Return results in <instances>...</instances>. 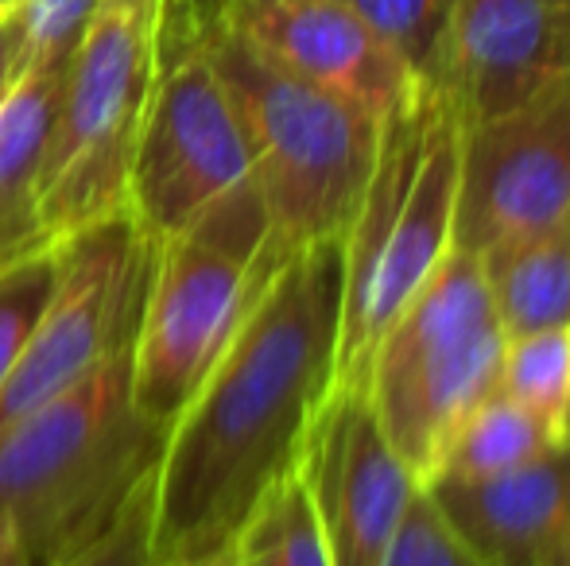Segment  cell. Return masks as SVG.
<instances>
[{
	"instance_id": "25",
	"label": "cell",
	"mask_w": 570,
	"mask_h": 566,
	"mask_svg": "<svg viewBox=\"0 0 570 566\" xmlns=\"http://www.w3.org/2000/svg\"><path fill=\"white\" fill-rule=\"evenodd\" d=\"M20 67H23V23H20V8H12V12H0V101L12 90Z\"/></svg>"
},
{
	"instance_id": "30",
	"label": "cell",
	"mask_w": 570,
	"mask_h": 566,
	"mask_svg": "<svg viewBox=\"0 0 570 566\" xmlns=\"http://www.w3.org/2000/svg\"><path fill=\"white\" fill-rule=\"evenodd\" d=\"M23 0H0V12H12V8H20Z\"/></svg>"
},
{
	"instance_id": "20",
	"label": "cell",
	"mask_w": 570,
	"mask_h": 566,
	"mask_svg": "<svg viewBox=\"0 0 570 566\" xmlns=\"http://www.w3.org/2000/svg\"><path fill=\"white\" fill-rule=\"evenodd\" d=\"M55 268H59L55 245L12 260V265H0V388L8 385L31 334H36L39 315L51 299Z\"/></svg>"
},
{
	"instance_id": "13",
	"label": "cell",
	"mask_w": 570,
	"mask_h": 566,
	"mask_svg": "<svg viewBox=\"0 0 570 566\" xmlns=\"http://www.w3.org/2000/svg\"><path fill=\"white\" fill-rule=\"evenodd\" d=\"M458 125H478L570 78V0H458L431 67Z\"/></svg>"
},
{
	"instance_id": "17",
	"label": "cell",
	"mask_w": 570,
	"mask_h": 566,
	"mask_svg": "<svg viewBox=\"0 0 570 566\" xmlns=\"http://www.w3.org/2000/svg\"><path fill=\"white\" fill-rule=\"evenodd\" d=\"M559 443H563V435L548 419H540L497 388L454 427V435L446 438L443 454H439L435 474L423 485L481 481V477L509 474V469L528 466Z\"/></svg>"
},
{
	"instance_id": "23",
	"label": "cell",
	"mask_w": 570,
	"mask_h": 566,
	"mask_svg": "<svg viewBox=\"0 0 570 566\" xmlns=\"http://www.w3.org/2000/svg\"><path fill=\"white\" fill-rule=\"evenodd\" d=\"M151 500H156V474L128 497L117 520L94 544L55 566H151Z\"/></svg>"
},
{
	"instance_id": "1",
	"label": "cell",
	"mask_w": 570,
	"mask_h": 566,
	"mask_svg": "<svg viewBox=\"0 0 570 566\" xmlns=\"http://www.w3.org/2000/svg\"><path fill=\"white\" fill-rule=\"evenodd\" d=\"M338 318L342 241L307 245L264 280L167 430L151 500V566L226 552L256 500L292 474L334 388Z\"/></svg>"
},
{
	"instance_id": "21",
	"label": "cell",
	"mask_w": 570,
	"mask_h": 566,
	"mask_svg": "<svg viewBox=\"0 0 570 566\" xmlns=\"http://www.w3.org/2000/svg\"><path fill=\"white\" fill-rule=\"evenodd\" d=\"M361 20L415 70L428 78L443 47L458 0H350Z\"/></svg>"
},
{
	"instance_id": "22",
	"label": "cell",
	"mask_w": 570,
	"mask_h": 566,
	"mask_svg": "<svg viewBox=\"0 0 570 566\" xmlns=\"http://www.w3.org/2000/svg\"><path fill=\"white\" fill-rule=\"evenodd\" d=\"M376 566H485L462 539L451 532V524L439 516L423 485L415 489L389 552Z\"/></svg>"
},
{
	"instance_id": "11",
	"label": "cell",
	"mask_w": 570,
	"mask_h": 566,
	"mask_svg": "<svg viewBox=\"0 0 570 566\" xmlns=\"http://www.w3.org/2000/svg\"><path fill=\"white\" fill-rule=\"evenodd\" d=\"M295 474L318 516L331 566L381 563L420 489L361 388H331L303 435Z\"/></svg>"
},
{
	"instance_id": "28",
	"label": "cell",
	"mask_w": 570,
	"mask_h": 566,
	"mask_svg": "<svg viewBox=\"0 0 570 566\" xmlns=\"http://www.w3.org/2000/svg\"><path fill=\"white\" fill-rule=\"evenodd\" d=\"M540 566H570V528L556 539V547H551V552L543 555Z\"/></svg>"
},
{
	"instance_id": "16",
	"label": "cell",
	"mask_w": 570,
	"mask_h": 566,
	"mask_svg": "<svg viewBox=\"0 0 570 566\" xmlns=\"http://www.w3.org/2000/svg\"><path fill=\"white\" fill-rule=\"evenodd\" d=\"M485 291L504 338L570 326V229L512 237L478 252Z\"/></svg>"
},
{
	"instance_id": "2",
	"label": "cell",
	"mask_w": 570,
	"mask_h": 566,
	"mask_svg": "<svg viewBox=\"0 0 570 566\" xmlns=\"http://www.w3.org/2000/svg\"><path fill=\"white\" fill-rule=\"evenodd\" d=\"M167 430L136 408L132 346L0 427V520L31 566L94 544L156 474Z\"/></svg>"
},
{
	"instance_id": "9",
	"label": "cell",
	"mask_w": 570,
	"mask_h": 566,
	"mask_svg": "<svg viewBox=\"0 0 570 566\" xmlns=\"http://www.w3.org/2000/svg\"><path fill=\"white\" fill-rule=\"evenodd\" d=\"M151 241L128 210L55 241L59 268L20 365L0 388V427L132 346L151 272Z\"/></svg>"
},
{
	"instance_id": "4",
	"label": "cell",
	"mask_w": 570,
	"mask_h": 566,
	"mask_svg": "<svg viewBox=\"0 0 570 566\" xmlns=\"http://www.w3.org/2000/svg\"><path fill=\"white\" fill-rule=\"evenodd\" d=\"M198 31L245 129L268 245L292 257L307 245L342 241L373 175L381 121L287 75L206 8Z\"/></svg>"
},
{
	"instance_id": "14",
	"label": "cell",
	"mask_w": 570,
	"mask_h": 566,
	"mask_svg": "<svg viewBox=\"0 0 570 566\" xmlns=\"http://www.w3.org/2000/svg\"><path fill=\"white\" fill-rule=\"evenodd\" d=\"M423 493L485 566H540L570 528V443L509 474L431 481Z\"/></svg>"
},
{
	"instance_id": "24",
	"label": "cell",
	"mask_w": 570,
	"mask_h": 566,
	"mask_svg": "<svg viewBox=\"0 0 570 566\" xmlns=\"http://www.w3.org/2000/svg\"><path fill=\"white\" fill-rule=\"evenodd\" d=\"M98 0H23V62H70Z\"/></svg>"
},
{
	"instance_id": "8",
	"label": "cell",
	"mask_w": 570,
	"mask_h": 566,
	"mask_svg": "<svg viewBox=\"0 0 570 566\" xmlns=\"http://www.w3.org/2000/svg\"><path fill=\"white\" fill-rule=\"evenodd\" d=\"M198 16L183 28H164V59L128 167L125 206L151 241L253 179L245 129L206 54Z\"/></svg>"
},
{
	"instance_id": "29",
	"label": "cell",
	"mask_w": 570,
	"mask_h": 566,
	"mask_svg": "<svg viewBox=\"0 0 570 566\" xmlns=\"http://www.w3.org/2000/svg\"><path fill=\"white\" fill-rule=\"evenodd\" d=\"M183 566H237V559H233V552L226 547V552L210 555V559H198V563H183Z\"/></svg>"
},
{
	"instance_id": "18",
	"label": "cell",
	"mask_w": 570,
	"mask_h": 566,
	"mask_svg": "<svg viewBox=\"0 0 570 566\" xmlns=\"http://www.w3.org/2000/svg\"><path fill=\"white\" fill-rule=\"evenodd\" d=\"M229 552L237 566H331L318 516L295 469L256 500Z\"/></svg>"
},
{
	"instance_id": "31",
	"label": "cell",
	"mask_w": 570,
	"mask_h": 566,
	"mask_svg": "<svg viewBox=\"0 0 570 566\" xmlns=\"http://www.w3.org/2000/svg\"><path fill=\"white\" fill-rule=\"evenodd\" d=\"M563 438L570 443V404H567V419H563Z\"/></svg>"
},
{
	"instance_id": "5",
	"label": "cell",
	"mask_w": 570,
	"mask_h": 566,
	"mask_svg": "<svg viewBox=\"0 0 570 566\" xmlns=\"http://www.w3.org/2000/svg\"><path fill=\"white\" fill-rule=\"evenodd\" d=\"M284 260L268 245V210L256 179L183 229L156 237L132 334V396L144 416L175 424Z\"/></svg>"
},
{
	"instance_id": "12",
	"label": "cell",
	"mask_w": 570,
	"mask_h": 566,
	"mask_svg": "<svg viewBox=\"0 0 570 566\" xmlns=\"http://www.w3.org/2000/svg\"><path fill=\"white\" fill-rule=\"evenodd\" d=\"M287 75L384 121L423 75H415L350 0H214L203 4Z\"/></svg>"
},
{
	"instance_id": "32",
	"label": "cell",
	"mask_w": 570,
	"mask_h": 566,
	"mask_svg": "<svg viewBox=\"0 0 570 566\" xmlns=\"http://www.w3.org/2000/svg\"><path fill=\"white\" fill-rule=\"evenodd\" d=\"M567 229H570V214H567Z\"/></svg>"
},
{
	"instance_id": "19",
	"label": "cell",
	"mask_w": 570,
	"mask_h": 566,
	"mask_svg": "<svg viewBox=\"0 0 570 566\" xmlns=\"http://www.w3.org/2000/svg\"><path fill=\"white\" fill-rule=\"evenodd\" d=\"M497 388L563 435L570 404V326L504 338Z\"/></svg>"
},
{
	"instance_id": "27",
	"label": "cell",
	"mask_w": 570,
	"mask_h": 566,
	"mask_svg": "<svg viewBox=\"0 0 570 566\" xmlns=\"http://www.w3.org/2000/svg\"><path fill=\"white\" fill-rule=\"evenodd\" d=\"M0 566H31L28 552H23V544L16 539V532L8 528L4 520H0Z\"/></svg>"
},
{
	"instance_id": "6",
	"label": "cell",
	"mask_w": 570,
	"mask_h": 566,
	"mask_svg": "<svg viewBox=\"0 0 570 566\" xmlns=\"http://www.w3.org/2000/svg\"><path fill=\"white\" fill-rule=\"evenodd\" d=\"M501 354L504 334L478 257L451 249L392 318L365 373L376 424L420 485L454 427L497 393Z\"/></svg>"
},
{
	"instance_id": "15",
	"label": "cell",
	"mask_w": 570,
	"mask_h": 566,
	"mask_svg": "<svg viewBox=\"0 0 570 566\" xmlns=\"http://www.w3.org/2000/svg\"><path fill=\"white\" fill-rule=\"evenodd\" d=\"M67 62H23L0 101V265L55 245L39 218V187L51 148Z\"/></svg>"
},
{
	"instance_id": "7",
	"label": "cell",
	"mask_w": 570,
	"mask_h": 566,
	"mask_svg": "<svg viewBox=\"0 0 570 566\" xmlns=\"http://www.w3.org/2000/svg\"><path fill=\"white\" fill-rule=\"evenodd\" d=\"M164 59V0H98L62 75L39 218L51 241L128 210V167Z\"/></svg>"
},
{
	"instance_id": "26",
	"label": "cell",
	"mask_w": 570,
	"mask_h": 566,
	"mask_svg": "<svg viewBox=\"0 0 570 566\" xmlns=\"http://www.w3.org/2000/svg\"><path fill=\"white\" fill-rule=\"evenodd\" d=\"M206 0H164V28H183L203 12Z\"/></svg>"
},
{
	"instance_id": "3",
	"label": "cell",
	"mask_w": 570,
	"mask_h": 566,
	"mask_svg": "<svg viewBox=\"0 0 570 566\" xmlns=\"http://www.w3.org/2000/svg\"><path fill=\"white\" fill-rule=\"evenodd\" d=\"M458 125L435 78L381 121L373 175L342 237L334 388H361L376 341L454 249Z\"/></svg>"
},
{
	"instance_id": "10",
	"label": "cell",
	"mask_w": 570,
	"mask_h": 566,
	"mask_svg": "<svg viewBox=\"0 0 570 566\" xmlns=\"http://www.w3.org/2000/svg\"><path fill=\"white\" fill-rule=\"evenodd\" d=\"M570 214V78L532 101L462 125L454 249L485 252L563 226Z\"/></svg>"
}]
</instances>
